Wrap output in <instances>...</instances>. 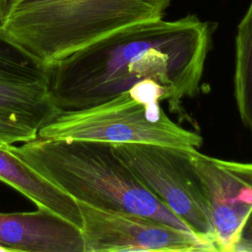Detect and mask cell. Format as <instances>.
I'll return each mask as SVG.
<instances>
[{
  "label": "cell",
  "mask_w": 252,
  "mask_h": 252,
  "mask_svg": "<svg viewBox=\"0 0 252 252\" xmlns=\"http://www.w3.org/2000/svg\"><path fill=\"white\" fill-rule=\"evenodd\" d=\"M212 32L209 22L192 14L128 26L46 67L49 98L59 112L80 110L156 83L180 112L182 100L202 86Z\"/></svg>",
  "instance_id": "cell-1"
},
{
  "label": "cell",
  "mask_w": 252,
  "mask_h": 252,
  "mask_svg": "<svg viewBox=\"0 0 252 252\" xmlns=\"http://www.w3.org/2000/svg\"><path fill=\"white\" fill-rule=\"evenodd\" d=\"M5 148L76 201L142 215L190 230L141 182L112 144L36 138Z\"/></svg>",
  "instance_id": "cell-2"
},
{
  "label": "cell",
  "mask_w": 252,
  "mask_h": 252,
  "mask_svg": "<svg viewBox=\"0 0 252 252\" xmlns=\"http://www.w3.org/2000/svg\"><path fill=\"white\" fill-rule=\"evenodd\" d=\"M171 0H13L2 34L43 67L108 34L162 19Z\"/></svg>",
  "instance_id": "cell-3"
},
{
  "label": "cell",
  "mask_w": 252,
  "mask_h": 252,
  "mask_svg": "<svg viewBox=\"0 0 252 252\" xmlns=\"http://www.w3.org/2000/svg\"><path fill=\"white\" fill-rule=\"evenodd\" d=\"M161 101H167L165 90L156 83H144L103 103L60 112L38 130L37 138L198 150L202 136L171 120Z\"/></svg>",
  "instance_id": "cell-4"
},
{
  "label": "cell",
  "mask_w": 252,
  "mask_h": 252,
  "mask_svg": "<svg viewBox=\"0 0 252 252\" xmlns=\"http://www.w3.org/2000/svg\"><path fill=\"white\" fill-rule=\"evenodd\" d=\"M112 146L157 198L193 233L216 247L209 205L190 163L188 150L145 143Z\"/></svg>",
  "instance_id": "cell-5"
},
{
  "label": "cell",
  "mask_w": 252,
  "mask_h": 252,
  "mask_svg": "<svg viewBox=\"0 0 252 252\" xmlns=\"http://www.w3.org/2000/svg\"><path fill=\"white\" fill-rule=\"evenodd\" d=\"M84 252H214L216 247L190 230L134 214L77 201Z\"/></svg>",
  "instance_id": "cell-6"
},
{
  "label": "cell",
  "mask_w": 252,
  "mask_h": 252,
  "mask_svg": "<svg viewBox=\"0 0 252 252\" xmlns=\"http://www.w3.org/2000/svg\"><path fill=\"white\" fill-rule=\"evenodd\" d=\"M206 196L220 252H235L242 225L252 209V162L209 157L187 151Z\"/></svg>",
  "instance_id": "cell-7"
},
{
  "label": "cell",
  "mask_w": 252,
  "mask_h": 252,
  "mask_svg": "<svg viewBox=\"0 0 252 252\" xmlns=\"http://www.w3.org/2000/svg\"><path fill=\"white\" fill-rule=\"evenodd\" d=\"M84 252L81 229L46 210L0 212V252Z\"/></svg>",
  "instance_id": "cell-8"
},
{
  "label": "cell",
  "mask_w": 252,
  "mask_h": 252,
  "mask_svg": "<svg viewBox=\"0 0 252 252\" xmlns=\"http://www.w3.org/2000/svg\"><path fill=\"white\" fill-rule=\"evenodd\" d=\"M0 181L30 199L37 209L50 211L81 229L77 201L33 170L19 157L0 147Z\"/></svg>",
  "instance_id": "cell-9"
},
{
  "label": "cell",
  "mask_w": 252,
  "mask_h": 252,
  "mask_svg": "<svg viewBox=\"0 0 252 252\" xmlns=\"http://www.w3.org/2000/svg\"><path fill=\"white\" fill-rule=\"evenodd\" d=\"M0 113L39 130L60 112L49 98L46 83L0 82Z\"/></svg>",
  "instance_id": "cell-10"
},
{
  "label": "cell",
  "mask_w": 252,
  "mask_h": 252,
  "mask_svg": "<svg viewBox=\"0 0 252 252\" xmlns=\"http://www.w3.org/2000/svg\"><path fill=\"white\" fill-rule=\"evenodd\" d=\"M233 86L240 120L252 132V0L237 27Z\"/></svg>",
  "instance_id": "cell-11"
},
{
  "label": "cell",
  "mask_w": 252,
  "mask_h": 252,
  "mask_svg": "<svg viewBox=\"0 0 252 252\" xmlns=\"http://www.w3.org/2000/svg\"><path fill=\"white\" fill-rule=\"evenodd\" d=\"M0 82L46 83L45 67L0 33Z\"/></svg>",
  "instance_id": "cell-12"
},
{
  "label": "cell",
  "mask_w": 252,
  "mask_h": 252,
  "mask_svg": "<svg viewBox=\"0 0 252 252\" xmlns=\"http://www.w3.org/2000/svg\"><path fill=\"white\" fill-rule=\"evenodd\" d=\"M37 133V129L0 113V147L32 141L38 137Z\"/></svg>",
  "instance_id": "cell-13"
},
{
  "label": "cell",
  "mask_w": 252,
  "mask_h": 252,
  "mask_svg": "<svg viewBox=\"0 0 252 252\" xmlns=\"http://www.w3.org/2000/svg\"><path fill=\"white\" fill-rule=\"evenodd\" d=\"M252 252V209L248 214L241 231L235 252Z\"/></svg>",
  "instance_id": "cell-14"
},
{
  "label": "cell",
  "mask_w": 252,
  "mask_h": 252,
  "mask_svg": "<svg viewBox=\"0 0 252 252\" xmlns=\"http://www.w3.org/2000/svg\"><path fill=\"white\" fill-rule=\"evenodd\" d=\"M13 0H0V33H2L8 19Z\"/></svg>",
  "instance_id": "cell-15"
}]
</instances>
